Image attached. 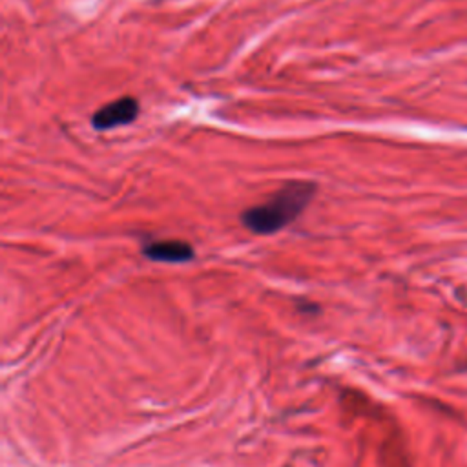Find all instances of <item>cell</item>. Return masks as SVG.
<instances>
[{
    "label": "cell",
    "instance_id": "cell-1",
    "mask_svg": "<svg viewBox=\"0 0 467 467\" xmlns=\"http://www.w3.org/2000/svg\"><path fill=\"white\" fill-rule=\"evenodd\" d=\"M316 192L317 184L312 181H288L266 201L243 210L241 223L252 234H275L303 213Z\"/></svg>",
    "mask_w": 467,
    "mask_h": 467
},
{
    "label": "cell",
    "instance_id": "cell-2",
    "mask_svg": "<svg viewBox=\"0 0 467 467\" xmlns=\"http://www.w3.org/2000/svg\"><path fill=\"white\" fill-rule=\"evenodd\" d=\"M139 100L133 97H120L117 100H111L104 106H100L93 117L91 126L99 131L113 130L119 126L131 124L139 117Z\"/></svg>",
    "mask_w": 467,
    "mask_h": 467
},
{
    "label": "cell",
    "instance_id": "cell-3",
    "mask_svg": "<svg viewBox=\"0 0 467 467\" xmlns=\"http://www.w3.org/2000/svg\"><path fill=\"white\" fill-rule=\"evenodd\" d=\"M144 257L157 261V263H186L193 259L195 250L190 243L179 239H164V241H151L142 248Z\"/></svg>",
    "mask_w": 467,
    "mask_h": 467
}]
</instances>
